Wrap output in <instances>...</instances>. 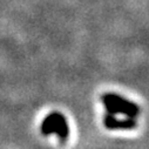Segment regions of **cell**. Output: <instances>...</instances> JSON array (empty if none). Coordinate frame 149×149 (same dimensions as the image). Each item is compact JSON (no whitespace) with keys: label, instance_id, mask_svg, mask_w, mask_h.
Masks as SVG:
<instances>
[{"label":"cell","instance_id":"6da1fadb","mask_svg":"<svg viewBox=\"0 0 149 149\" xmlns=\"http://www.w3.org/2000/svg\"><path fill=\"white\" fill-rule=\"evenodd\" d=\"M101 100L106 107L107 114L110 115H123L125 118L135 119L139 113L140 108L136 103L126 100L125 97L114 94V93H107L101 96Z\"/></svg>","mask_w":149,"mask_h":149},{"label":"cell","instance_id":"7a4b0ae2","mask_svg":"<svg viewBox=\"0 0 149 149\" xmlns=\"http://www.w3.org/2000/svg\"><path fill=\"white\" fill-rule=\"evenodd\" d=\"M41 133L44 135L55 134L61 142H66L69 135V127L66 118L58 111L48 114L41 123Z\"/></svg>","mask_w":149,"mask_h":149},{"label":"cell","instance_id":"3957f363","mask_svg":"<svg viewBox=\"0 0 149 149\" xmlns=\"http://www.w3.org/2000/svg\"><path fill=\"white\" fill-rule=\"evenodd\" d=\"M103 123L107 129H111V130L132 129V128H135V126H136L135 119H129V118H123V119L120 118L119 119V118H116V115H110V114L104 115Z\"/></svg>","mask_w":149,"mask_h":149}]
</instances>
